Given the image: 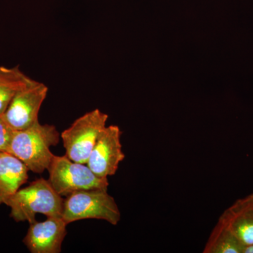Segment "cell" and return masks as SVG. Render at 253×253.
Segmentation results:
<instances>
[{"mask_svg": "<svg viewBox=\"0 0 253 253\" xmlns=\"http://www.w3.org/2000/svg\"><path fill=\"white\" fill-rule=\"evenodd\" d=\"M14 130L0 118V152H7Z\"/></svg>", "mask_w": 253, "mask_h": 253, "instance_id": "obj_13", "label": "cell"}, {"mask_svg": "<svg viewBox=\"0 0 253 253\" xmlns=\"http://www.w3.org/2000/svg\"><path fill=\"white\" fill-rule=\"evenodd\" d=\"M107 190H84L68 196L63 201V220L68 224L82 219H102L117 225L121 220V212Z\"/></svg>", "mask_w": 253, "mask_h": 253, "instance_id": "obj_3", "label": "cell"}, {"mask_svg": "<svg viewBox=\"0 0 253 253\" xmlns=\"http://www.w3.org/2000/svg\"><path fill=\"white\" fill-rule=\"evenodd\" d=\"M108 118L107 114L94 109L75 121L61 134L66 156L75 162L86 164Z\"/></svg>", "mask_w": 253, "mask_h": 253, "instance_id": "obj_5", "label": "cell"}, {"mask_svg": "<svg viewBox=\"0 0 253 253\" xmlns=\"http://www.w3.org/2000/svg\"><path fill=\"white\" fill-rule=\"evenodd\" d=\"M244 253H253V245L252 246H246L245 249Z\"/></svg>", "mask_w": 253, "mask_h": 253, "instance_id": "obj_14", "label": "cell"}, {"mask_svg": "<svg viewBox=\"0 0 253 253\" xmlns=\"http://www.w3.org/2000/svg\"><path fill=\"white\" fill-rule=\"evenodd\" d=\"M29 169L14 155L0 152V205L7 204L11 196L27 181Z\"/></svg>", "mask_w": 253, "mask_h": 253, "instance_id": "obj_10", "label": "cell"}, {"mask_svg": "<svg viewBox=\"0 0 253 253\" xmlns=\"http://www.w3.org/2000/svg\"><path fill=\"white\" fill-rule=\"evenodd\" d=\"M244 246L230 231L219 222L213 228L204 253H244Z\"/></svg>", "mask_w": 253, "mask_h": 253, "instance_id": "obj_12", "label": "cell"}, {"mask_svg": "<svg viewBox=\"0 0 253 253\" xmlns=\"http://www.w3.org/2000/svg\"><path fill=\"white\" fill-rule=\"evenodd\" d=\"M122 131L117 126H106L98 137L88 159V167L96 175L108 177L116 174L125 159L121 138Z\"/></svg>", "mask_w": 253, "mask_h": 253, "instance_id": "obj_7", "label": "cell"}, {"mask_svg": "<svg viewBox=\"0 0 253 253\" xmlns=\"http://www.w3.org/2000/svg\"><path fill=\"white\" fill-rule=\"evenodd\" d=\"M67 225L62 217H49L41 222L36 221L30 224L23 244L32 253H61Z\"/></svg>", "mask_w": 253, "mask_h": 253, "instance_id": "obj_8", "label": "cell"}, {"mask_svg": "<svg viewBox=\"0 0 253 253\" xmlns=\"http://www.w3.org/2000/svg\"><path fill=\"white\" fill-rule=\"evenodd\" d=\"M49 182L60 196L67 197L77 191L108 189V177L94 174L84 163L75 162L65 155H54L47 169Z\"/></svg>", "mask_w": 253, "mask_h": 253, "instance_id": "obj_4", "label": "cell"}, {"mask_svg": "<svg viewBox=\"0 0 253 253\" xmlns=\"http://www.w3.org/2000/svg\"><path fill=\"white\" fill-rule=\"evenodd\" d=\"M32 80L18 66L7 68L0 66V116L4 114L16 93L29 84Z\"/></svg>", "mask_w": 253, "mask_h": 253, "instance_id": "obj_11", "label": "cell"}, {"mask_svg": "<svg viewBox=\"0 0 253 253\" xmlns=\"http://www.w3.org/2000/svg\"><path fill=\"white\" fill-rule=\"evenodd\" d=\"M56 126L39 121L23 130L14 131L7 152L14 155L31 172L41 174L49 168L54 154L51 146L59 144Z\"/></svg>", "mask_w": 253, "mask_h": 253, "instance_id": "obj_1", "label": "cell"}, {"mask_svg": "<svg viewBox=\"0 0 253 253\" xmlns=\"http://www.w3.org/2000/svg\"><path fill=\"white\" fill-rule=\"evenodd\" d=\"M45 84L32 80L18 91L0 118L14 131L27 129L39 121L40 110L47 95Z\"/></svg>", "mask_w": 253, "mask_h": 253, "instance_id": "obj_6", "label": "cell"}, {"mask_svg": "<svg viewBox=\"0 0 253 253\" xmlns=\"http://www.w3.org/2000/svg\"><path fill=\"white\" fill-rule=\"evenodd\" d=\"M217 222L245 246L253 245V194L238 199L223 212Z\"/></svg>", "mask_w": 253, "mask_h": 253, "instance_id": "obj_9", "label": "cell"}, {"mask_svg": "<svg viewBox=\"0 0 253 253\" xmlns=\"http://www.w3.org/2000/svg\"><path fill=\"white\" fill-rule=\"evenodd\" d=\"M63 201L48 179H36L11 196L6 206L11 209L10 216L16 222L36 221L38 213L46 217H62Z\"/></svg>", "mask_w": 253, "mask_h": 253, "instance_id": "obj_2", "label": "cell"}]
</instances>
